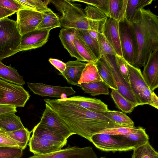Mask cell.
Masks as SVG:
<instances>
[{"mask_svg": "<svg viewBox=\"0 0 158 158\" xmlns=\"http://www.w3.org/2000/svg\"><path fill=\"white\" fill-rule=\"evenodd\" d=\"M42 13V19L38 26L37 29L50 31L55 28L60 27V18L50 9Z\"/></svg>", "mask_w": 158, "mask_h": 158, "instance_id": "obj_30", "label": "cell"}, {"mask_svg": "<svg viewBox=\"0 0 158 158\" xmlns=\"http://www.w3.org/2000/svg\"><path fill=\"white\" fill-rule=\"evenodd\" d=\"M80 87L85 93L92 96L109 94V86L103 81L94 82L83 83L80 84Z\"/></svg>", "mask_w": 158, "mask_h": 158, "instance_id": "obj_28", "label": "cell"}, {"mask_svg": "<svg viewBox=\"0 0 158 158\" xmlns=\"http://www.w3.org/2000/svg\"><path fill=\"white\" fill-rule=\"evenodd\" d=\"M30 97L28 92L23 86L0 79V105L23 107Z\"/></svg>", "mask_w": 158, "mask_h": 158, "instance_id": "obj_6", "label": "cell"}, {"mask_svg": "<svg viewBox=\"0 0 158 158\" xmlns=\"http://www.w3.org/2000/svg\"><path fill=\"white\" fill-rule=\"evenodd\" d=\"M76 32L83 40L97 59L100 58L101 56L98 42L90 35L88 30L76 29Z\"/></svg>", "mask_w": 158, "mask_h": 158, "instance_id": "obj_36", "label": "cell"}, {"mask_svg": "<svg viewBox=\"0 0 158 158\" xmlns=\"http://www.w3.org/2000/svg\"><path fill=\"white\" fill-rule=\"evenodd\" d=\"M87 19L89 30L102 33L105 23L109 17L97 8L91 6L84 10Z\"/></svg>", "mask_w": 158, "mask_h": 158, "instance_id": "obj_17", "label": "cell"}, {"mask_svg": "<svg viewBox=\"0 0 158 158\" xmlns=\"http://www.w3.org/2000/svg\"><path fill=\"white\" fill-rule=\"evenodd\" d=\"M30 151L34 155H41L51 153L61 149L64 144L54 141L47 135H32L28 144Z\"/></svg>", "mask_w": 158, "mask_h": 158, "instance_id": "obj_9", "label": "cell"}, {"mask_svg": "<svg viewBox=\"0 0 158 158\" xmlns=\"http://www.w3.org/2000/svg\"><path fill=\"white\" fill-rule=\"evenodd\" d=\"M102 81L111 89L118 91L110 69L104 58L101 56L94 63Z\"/></svg>", "mask_w": 158, "mask_h": 158, "instance_id": "obj_24", "label": "cell"}, {"mask_svg": "<svg viewBox=\"0 0 158 158\" xmlns=\"http://www.w3.org/2000/svg\"><path fill=\"white\" fill-rule=\"evenodd\" d=\"M49 62L59 70L60 73H62L66 68V64L59 60L50 58L48 60Z\"/></svg>", "mask_w": 158, "mask_h": 158, "instance_id": "obj_44", "label": "cell"}, {"mask_svg": "<svg viewBox=\"0 0 158 158\" xmlns=\"http://www.w3.org/2000/svg\"><path fill=\"white\" fill-rule=\"evenodd\" d=\"M98 42L101 56L105 55L115 56L114 49L102 33H98Z\"/></svg>", "mask_w": 158, "mask_h": 158, "instance_id": "obj_38", "label": "cell"}, {"mask_svg": "<svg viewBox=\"0 0 158 158\" xmlns=\"http://www.w3.org/2000/svg\"><path fill=\"white\" fill-rule=\"evenodd\" d=\"M0 6L16 12L20 10L25 9L15 0H0Z\"/></svg>", "mask_w": 158, "mask_h": 158, "instance_id": "obj_43", "label": "cell"}, {"mask_svg": "<svg viewBox=\"0 0 158 158\" xmlns=\"http://www.w3.org/2000/svg\"><path fill=\"white\" fill-rule=\"evenodd\" d=\"M23 150L18 147L0 146V158H21Z\"/></svg>", "mask_w": 158, "mask_h": 158, "instance_id": "obj_39", "label": "cell"}, {"mask_svg": "<svg viewBox=\"0 0 158 158\" xmlns=\"http://www.w3.org/2000/svg\"><path fill=\"white\" fill-rule=\"evenodd\" d=\"M100 81H103L98 73L94 63L87 62L83 70L78 84H80L83 83L94 82Z\"/></svg>", "mask_w": 158, "mask_h": 158, "instance_id": "obj_31", "label": "cell"}, {"mask_svg": "<svg viewBox=\"0 0 158 158\" xmlns=\"http://www.w3.org/2000/svg\"><path fill=\"white\" fill-rule=\"evenodd\" d=\"M65 64L66 68L60 74L69 84L80 87L78 82L86 63L77 60L73 61H69Z\"/></svg>", "mask_w": 158, "mask_h": 158, "instance_id": "obj_19", "label": "cell"}, {"mask_svg": "<svg viewBox=\"0 0 158 158\" xmlns=\"http://www.w3.org/2000/svg\"><path fill=\"white\" fill-rule=\"evenodd\" d=\"M50 31L36 29L21 35L20 43L15 53L41 47L48 41Z\"/></svg>", "mask_w": 158, "mask_h": 158, "instance_id": "obj_13", "label": "cell"}, {"mask_svg": "<svg viewBox=\"0 0 158 158\" xmlns=\"http://www.w3.org/2000/svg\"><path fill=\"white\" fill-rule=\"evenodd\" d=\"M44 100L71 132L90 142L93 135L105 129L123 127L114 123L102 113L88 110L67 98Z\"/></svg>", "mask_w": 158, "mask_h": 158, "instance_id": "obj_1", "label": "cell"}, {"mask_svg": "<svg viewBox=\"0 0 158 158\" xmlns=\"http://www.w3.org/2000/svg\"><path fill=\"white\" fill-rule=\"evenodd\" d=\"M50 2L62 14L60 19V27L89 30L84 11L71 0H51Z\"/></svg>", "mask_w": 158, "mask_h": 158, "instance_id": "obj_3", "label": "cell"}, {"mask_svg": "<svg viewBox=\"0 0 158 158\" xmlns=\"http://www.w3.org/2000/svg\"><path fill=\"white\" fill-rule=\"evenodd\" d=\"M72 2H79L94 6L101 10L109 17V0H71Z\"/></svg>", "mask_w": 158, "mask_h": 158, "instance_id": "obj_41", "label": "cell"}, {"mask_svg": "<svg viewBox=\"0 0 158 158\" xmlns=\"http://www.w3.org/2000/svg\"><path fill=\"white\" fill-rule=\"evenodd\" d=\"M102 113L115 124L124 127H135L133 121L123 112L108 110Z\"/></svg>", "mask_w": 158, "mask_h": 158, "instance_id": "obj_32", "label": "cell"}, {"mask_svg": "<svg viewBox=\"0 0 158 158\" xmlns=\"http://www.w3.org/2000/svg\"><path fill=\"white\" fill-rule=\"evenodd\" d=\"M138 129V127H122L106 129L99 133L112 135H125L135 133Z\"/></svg>", "mask_w": 158, "mask_h": 158, "instance_id": "obj_40", "label": "cell"}, {"mask_svg": "<svg viewBox=\"0 0 158 158\" xmlns=\"http://www.w3.org/2000/svg\"><path fill=\"white\" fill-rule=\"evenodd\" d=\"M25 128L20 117L15 113L0 114V129L3 131L11 132Z\"/></svg>", "mask_w": 158, "mask_h": 158, "instance_id": "obj_22", "label": "cell"}, {"mask_svg": "<svg viewBox=\"0 0 158 158\" xmlns=\"http://www.w3.org/2000/svg\"><path fill=\"white\" fill-rule=\"evenodd\" d=\"M67 98L74 103L95 112L102 113L108 110L107 105L99 99L79 95Z\"/></svg>", "mask_w": 158, "mask_h": 158, "instance_id": "obj_20", "label": "cell"}, {"mask_svg": "<svg viewBox=\"0 0 158 158\" xmlns=\"http://www.w3.org/2000/svg\"><path fill=\"white\" fill-rule=\"evenodd\" d=\"M2 130L1 129H0V133L2 131Z\"/></svg>", "mask_w": 158, "mask_h": 158, "instance_id": "obj_50", "label": "cell"}, {"mask_svg": "<svg viewBox=\"0 0 158 158\" xmlns=\"http://www.w3.org/2000/svg\"><path fill=\"white\" fill-rule=\"evenodd\" d=\"M149 105L157 109H158V98L154 92H152Z\"/></svg>", "mask_w": 158, "mask_h": 158, "instance_id": "obj_48", "label": "cell"}, {"mask_svg": "<svg viewBox=\"0 0 158 158\" xmlns=\"http://www.w3.org/2000/svg\"><path fill=\"white\" fill-rule=\"evenodd\" d=\"M90 142L105 152L127 151L134 149L127 141L117 135L97 133L92 136Z\"/></svg>", "mask_w": 158, "mask_h": 158, "instance_id": "obj_7", "label": "cell"}, {"mask_svg": "<svg viewBox=\"0 0 158 158\" xmlns=\"http://www.w3.org/2000/svg\"><path fill=\"white\" fill-rule=\"evenodd\" d=\"M127 141L134 148L149 142V136L145 129L138 127L137 131L134 133L125 135H117Z\"/></svg>", "mask_w": 158, "mask_h": 158, "instance_id": "obj_26", "label": "cell"}, {"mask_svg": "<svg viewBox=\"0 0 158 158\" xmlns=\"http://www.w3.org/2000/svg\"><path fill=\"white\" fill-rule=\"evenodd\" d=\"M17 26L21 35L37 29L42 19L41 12L28 9H23L16 12Z\"/></svg>", "mask_w": 158, "mask_h": 158, "instance_id": "obj_11", "label": "cell"}, {"mask_svg": "<svg viewBox=\"0 0 158 158\" xmlns=\"http://www.w3.org/2000/svg\"><path fill=\"white\" fill-rule=\"evenodd\" d=\"M152 1V0H127L124 18L131 23L136 10L151 4Z\"/></svg>", "mask_w": 158, "mask_h": 158, "instance_id": "obj_29", "label": "cell"}, {"mask_svg": "<svg viewBox=\"0 0 158 158\" xmlns=\"http://www.w3.org/2000/svg\"><path fill=\"white\" fill-rule=\"evenodd\" d=\"M144 67L143 79L151 91L154 92L158 87V48L150 55Z\"/></svg>", "mask_w": 158, "mask_h": 158, "instance_id": "obj_16", "label": "cell"}, {"mask_svg": "<svg viewBox=\"0 0 158 158\" xmlns=\"http://www.w3.org/2000/svg\"><path fill=\"white\" fill-rule=\"evenodd\" d=\"M32 131H29L27 128H25L11 132L0 133L15 141L19 147L24 150L26 148L30 139V135Z\"/></svg>", "mask_w": 158, "mask_h": 158, "instance_id": "obj_25", "label": "cell"}, {"mask_svg": "<svg viewBox=\"0 0 158 158\" xmlns=\"http://www.w3.org/2000/svg\"><path fill=\"white\" fill-rule=\"evenodd\" d=\"M0 79L8 82L18 85H23L25 82L15 68L10 64L7 66L0 61Z\"/></svg>", "mask_w": 158, "mask_h": 158, "instance_id": "obj_23", "label": "cell"}, {"mask_svg": "<svg viewBox=\"0 0 158 158\" xmlns=\"http://www.w3.org/2000/svg\"><path fill=\"white\" fill-rule=\"evenodd\" d=\"M17 107L13 105H0V114L8 113H15Z\"/></svg>", "mask_w": 158, "mask_h": 158, "instance_id": "obj_46", "label": "cell"}, {"mask_svg": "<svg viewBox=\"0 0 158 158\" xmlns=\"http://www.w3.org/2000/svg\"><path fill=\"white\" fill-rule=\"evenodd\" d=\"M110 95L117 107L123 113H131L137 106L127 100L116 90L112 89Z\"/></svg>", "mask_w": 158, "mask_h": 158, "instance_id": "obj_34", "label": "cell"}, {"mask_svg": "<svg viewBox=\"0 0 158 158\" xmlns=\"http://www.w3.org/2000/svg\"><path fill=\"white\" fill-rule=\"evenodd\" d=\"M119 32L123 57L128 64H133L135 48L132 23L124 18L119 21Z\"/></svg>", "mask_w": 158, "mask_h": 158, "instance_id": "obj_8", "label": "cell"}, {"mask_svg": "<svg viewBox=\"0 0 158 158\" xmlns=\"http://www.w3.org/2000/svg\"><path fill=\"white\" fill-rule=\"evenodd\" d=\"M16 12L0 6V20L12 15Z\"/></svg>", "mask_w": 158, "mask_h": 158, "instance_id": "obj_47", "label": "cell"}, {"mask_svg": "<svg viewBox=\"0 0 158 158\" xmlns=\"http://www.w3.org/2000/svg\"><path fill=\"white\" fill-rule=\"evenodd\" d=\"M0 146H13L19 147L15 141L0 133Z\"/></svg>", "mask_w": 158, "mask_h": 158, "instance_id": "obj_45", "label": "cell"}, {"mask_svg": "<svg viewBox=\"0 0 158 158\" xmlns=\"http://www.w3.org/2000/svg\"><path fill=\"white\" fill-rule=\"evenodd\" d=\"M131 89L139 106L149 105L152 92L145 81L139 69L127 62Z\"/></svg>", "mask_w": 158, "mask_h": 158, "instance_id": "obj_5", "label": "cell"}, {"mask_svg": "<svg viewBox=\"0 0 158 158\" xmlns=\"http://www.w3.org/2000/svg\"><path fill=\"white\" fill-rule=\"evenodd\" d=\"M29 158H98L91 147L80 148L77 146L61 149L51 153L34 155Z\"/></svg>", "mask_w": 158, "mask_h": 158, "instance_id": "obj_12", "label": "cell"}, {"mask_svg": "<svg viewBox=\"0 0 158 158\" xmlns=\"http://www.w3.org/2000/svg\"><path fill=\"white\" fill-rule=\"evenodd\" d=\"M102 56L110 67L113 79L118 89L117 91L127 100L137 106H139L131 91L129 84L126 81L118 70L115 56L105 55Z\"/></svg>", "mask_w": 158, "mask_h": 158, "instance_id": "obj_10", "label": "cell"}, {"mask_svg": "<svg viewBox=\"0 0 158 158\" xmlns=\"http://www.w3.org/2000/svg\"><path fill=\"white\" fill-rule=\"evenodd\" d=\"M127 0H109V17L119 21L124 18Z\"/></svg>", "mask_w": 158, "mask_h": 158, "instance_id": "obj_33", "label": "cell"}, {"mask_svg": "<svg viewBox=\"0 0 158 158\" xmlns=\"http://www.w3.org/2000/svg\"><path fill=\"white\" fill-rule=\"evenodd\" d=\"M73 42L77 51L85 61L94 63L97 61L98 60L96 58L83 40L76 32Z\"/></svg>", "mask_w": 158, "mask_h": 158, "instance_id": "obj_27", "label": "cell"}, {"mask_svg": "<svg viewBox=\"0 0 158 158\" xmlns=\"http://www.w3.org/2000/svg\"><path fill=\"white\" fill-rule=\"evenodd\" d=\"M28 87L34 94L42 97L48 96L57 98L63 95L66 96L75 94L76 92L72 87L54 86L44 84L42 83L27 82Z\"/></svg>", "mask_w": 158, "mask_h": 158, "instance_id": "obj_14", "label": "cell"}, {"mask_svg": "<svg viewBox=\"0 0 158 158\" xmlns=\"http://www.w3.org/2000/svg\"><path fill=\"white\" fill-rule=\"evenodd\" d=\"M39 123L50 129L58 131L67 139L74 134L58 115L46 103L45 109Z\"/></svg>", "mask_w": 158, "mask_h": 158, "instance_id": "obj_15", "label": "cell"}, {"mask_svg": "<svg viewBox=\"0 0 158 158\" xmlns=\"http://www.w3.org/2000/svg\"><path fill=\"white\" fill-rule=\"evenodd\" d=\"M118 23L119 21L109 17L105 23L103 34L114 49L117 55L123 57Z\"/></svg>", "mask_w": 158, "mask_h": 158, "instance_id": "obj_18", "label": "cell"}, {"mask_svg": "<svg viewBox=\"0 0 158 158\" xmlns=\"http://www.w3.org/2000/svg\"><path fill=\"white\" fill-rule=\"evenodd\" d=\"M76 30L73 28H62L60 31L59 37L64 48L72 57H75L79 61H85L77 51L74 44Z\"/></svg>", "mask_w": 158, "mask_h": 158, "instance_id": "obj_21", "label": "cell"}, {"mask_svg": "<svg viewBox=\"0 0 158 158\" xmlns=\"http://www.w3.org/2000/svg\"><path fill=\"white\" fill-rule=\"evenodd\" d=\"M21 35L16 21L8 17L0 20V61L15 54Z\"/></svg>", "mask_w": 158, "mask_h": 158, "instance_id": "obj_4", "label": "cell"}, {"mask_svg": "<svg viewBox=\"0 0 158 158\" xmlns=\"http://www.w3.org/2000/svg\"><path fill=\"white\" fill-rule=\"evenodd\" d=\"M90 35L95 40L98 41V33L96 31L88 30Z\"/></svg>", "mask_w": 158, "mask_h": 158, "instance_id": "obj_49", "label": "cell"}, {"mask_svg": "<svg viewBox=\"0 0 158 158\" xmlns=\"http://www.w3.org/2000/svg\"><path fill=\"white\" fill-rule=\"evenodd\" d=\"M131 23L135 40L132 65L139 69L145 65L150 55L158 48V16L149 9L138 10Z\"/></svg>", "mask_w": 158, "mask_h": 158, "instance_id": "obj_2", "label": "cell"}, {"mask_svg": "<svg viewBox=\"0 0 158 158\" xmlns=\"http://www.w3.org/2000/svg\"><path fill=\"white\" fill-rule=\"evenodd\" d=\"M21 4L25 9L36 11L42 13L50 9L47 6L50 0H15Z\"/></svg>", "mask_w": 158, "mask_h": 158, "instance_id": "obj_37", "label": "cell"}, {"mask_svg": "<svg viewBox=\"0 0 158 158\" xmlns=\"http://www.w3.org/2000/svg\"><path fill=\"white\" fill-rule=\"evenodd\" d=\"M132 158H158V153L149 142L134 148Z\"/></svg>", "mask_w": 158, "mask_h": 158, "instance_id": "obj_35", "label": "cell"}, {"mask_svg": "<svg viewBox=\"0 0 158 158\" xmlns=\"http://www.w3.org/2000/svg\"><path fill=\"white\" fill-rule=\"evenodd\" d=\"M115 58L116 64L120 73L127 83L129 84L127 62L123 57L117 55L115 56Z\"/></svg>", "mask_w": 158, "mask_h": 158, "instance_id": "obj_42", "label": "cell"}]
</instances>
